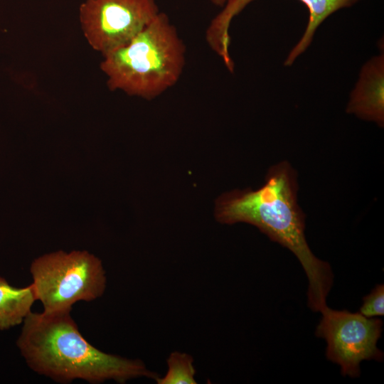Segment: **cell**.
Returning a JSON list of instances; mask_svg holds the SVG:
<instances>
[{
  "instance_id": "12",
  "label": "cell",
  "mask_w": 384,
  "mask_h": 384,
  "mask_svg": "<svg viewBox=\"0 0 384 384\" xmlns=\"http://www.w3.org/2000/svg\"><path fill=\"white\" fill-rule=\"evenodd\" d=\"M212 4L217 6L223 7L231 0H210Z\"/></svg>"
},
{
  "instance_id": "4",
  "label": "cell",
  "mask_w": 384,
  "mask_h": 384,
  "mask_svg": "<svg viewBox=\"0 0 384 384\" xmlns=\"http://www.w3.org/2000/svg\"><path fill=\"white\" fill-rule=\"evenodd\" d=\"M30 272L36 300L44 312L72 309L76 302L95 300L107 286L101 260L85 250L41 255L32 262Z\"/></svg>"
},
{
  "instance_id": "5",
  "label": "cell",
  "mask_w": 384,
  "mask_h": 384,
  "mask_svg": "<svg viewBox=\"0 0 384 384\" xmlns=\"http://www.w3.org/2000/svg\"><path fill=\"white\" fill-rule=\"evenodd\" d=\"M159 12L155 0H84L79 17L88 43L104 55L128 43Z\"/></svg>"
},
{
  "instance_id": "3",
  "label": "cell",
  "mask_w": 384,
  "mask_h": 384,
  "mask_svg": "<svg viewBox=\"0 0 384 384\" xmlns=\"http://www.w3.org/2000/svg\"><path fill=\"white\" fill-rule=\"evenodd\" d=\"M186 50L175 26L159 12L128 43L104 55L100 68L111 90L152 100L178 81Z\"/></svg>"
},
{
  "instance_id": "9",
  "label": "cell",
  "mask_w": 384,
  "mask_h": 384,
  "mask_svg": "<svg viewBox=\"0 0 384 384\" xmlns=\"http://www.w3.org/2000/svg\"><path fill=\"white\" fill-rule=\"evenodd\" d=\"M36 300L31 284L17 288L0 277V330L23 323Z\"/></svg>"
},
{
  "instance_id": "8",
  "label": "cell",
  "mask_w": 384,
  "mask_h": 384,
  "mask_svg": "<svg viewBox=\"0 0 384 384\" xmlns=\"http://www.w3.org/2000/svg\"><path fill=\"white\" fill-rule=\"evenodd\" d=\"M346 112L356 117L384 124V55L380 53L362 67L352 90Z\"/></svg>"
},
{
  "instance_id": "11",
  "label": "cell",
  "mask_w": 384,
  "mask_h": 384,
  "mask_svg": "<svg viewBox=\"0 0 384 384\" xmlns=\"http://www.w3.org/2000/svg\"><path fill=\"white\" fill-rule=\"evenodd\" d=\"M384 285H377L372 292L363 297V302L359 313L372 318L384 314Z\"/></svg>"
},
{
  "instance_id": "2",
  "label": "cell",
  "mask_w": 384,
  "mask_h": 384,
  "mask_svg": "<svg viewBox=\"0 0 384 384\" xmlns=\"http://www.w3.org/2000/svg\"><path fill=\"white\" fill-rule=\"evenodd\" d=\"M71 310L31 311L25 318L16 344L33 371L60 383L81 379L92 384L107 380L124 384L160 375L140 359L108 353L90 344L80 334Z\"/></svg>"
},
{
  "instance_id": "6",
  "label": "cell",
  "mask_w": 384,
  "mask_h": 384,
  "mask_svg": "<svg viewBox=\"0 0 384 384\" xmlns=\"http://www.w3.org/2000/svg\"><path fill=\"white\" fill-rule=\"evenodd\" d=\"M321 313L316 336L326 341V357L341 366L343 375L359 376L363 360L382 361L383 353L377 347L382 333L380 319L328 306Z\"/></svg>"
},
{
  "instance_id": "7",
  "label": "cell",
  "mask_w": 384,
  "mask_h": 384,
  "mask_svg": "<svg viewBox=\"0 0 384 384\" xmlns=\"http://www.w3.org/2000/svg\"><path fill=\"white\" fill-rule=\"evenodd\" d=\"M254 0H231L211 21L206 38L210 48L222 58L225 65L232 63L229 47V28L232 20ZM309 10V21L299 41L289 53L284 60L285 66H290L310 46L316 29L330 15L339 9L351 6L358 0H299Z\"/></svg>"
},
{
  "instance_id": "10",
  "label": "cell",
  "mask_w": 384,
  "mask_h": 384,
  "mask_svg": "<svg viewBox=\"0 0 384 384\" xmlns=\"http://www.w3.org/2000/svg\"><path fill=\"white\" fill-rule=\"evenodd\" d=\"M194 359L188 353L171 352L166 359L167 370L154 380L157 384H196Z\"/></svg>"
},
{
  "instance_id": "1",
  "label": "cell",
  "mask_w": 384,
  "mask_h": 384,
  "mask_svg": "<svg viewBox=\"0 0 384 384\" xmlns=\"http://www.w3.org/2000/svg\"><path fill=\"white\" fill-rule=\"evenodd\" d=\"M297 175L282 161L268 171L265 184L256 191H234L216 201L215 218L225 224L243 222L256 226L272 241L291 250L302 264L309 281L307 304L321 311L333 284L329 264L311 251L304 235V215L297 203Z\"/></svg>"
}]
</instances>
